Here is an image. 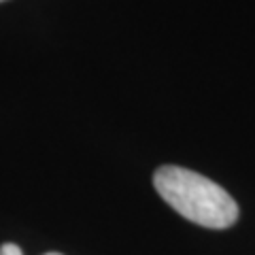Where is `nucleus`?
Instances as JSON below:
<instances>
[{
  "label": "nucleus",
  "mask_w": 255,
  "mask_h": 255,
  "mask_svg": "<svg viewBox=\"0 0 255 255\" xmlns=\"http://www.w3.org/2000/svg\"><path fill=\"white\" fill-rule=\"evenodd\" d=\"M157 194L181 217L198 226L223 230L238 219L234 198L215 181L181 166H162L153 177Z\"/></svg>",
  "instance_id": "obj_1"
},
{
  "label": "nucleus",
  "mask_w": 255,
  "mask_h": 255,
  "mask_svg": "<svg viewBox=\"0 0 255 255\" xmlns=\"http://www.w3.org/2000/svg\"><path fill=\"white\" fill-rule=\"evenodd\" d=\"M0 255H23V253H21V249L17 245L4 243L2 247H0ZM45 255H62V253H45Z\"/></svg>",
  "instance_id": "obj_2"
},
{
  "label": "nucleus",
  "mask_w": 255,
  "mask_h": 255,
  "mask_svg": "<svg viewBox=\"0 0 255 255\" xmlns=\"http://www.w3.org/2000/svg\"><path fill=\"white\" fill-rule=\"evenodd\" d=\"M0 2H2V0H0Z\"/></svg>",
  "instance_id": "obj_3"
}]
</instances>
